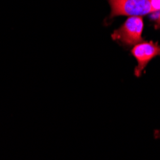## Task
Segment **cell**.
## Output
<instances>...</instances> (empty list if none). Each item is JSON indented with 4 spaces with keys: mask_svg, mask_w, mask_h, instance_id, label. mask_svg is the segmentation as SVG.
Returning <instances> with one entry per match:
<instances>
[{
    "mask_svg": "<svg viewBox=\"0 0 160 160\" xmlns=\"http://www.w3.org/2000/svg\"><path fill=\"white\" fill-rule=\"evenodd\" d=\"M111 12L109 19L118 16L144 17L152 12L151 0H108Z\"/></svg>",
    "mask_w": 160,
    "mask_h": 160,
    "instance_id": "obj_1",
    "label": "cell"
},
{
    "mask_svg": "<svg viewBox=\"0 0 160 160\" xmlns=\"http://www.w3.org/2000/svg\"><path fill=\"white\" fill-rule=\"evenodd\" d=\"M144 29V21L140 17L128 18L125 23L115 30L111 38L124 45H135L142 41V33Z\"/></svg>",
    "mask_w": 160,
    "mask_h": 160,
    "instance_id": "obj_2",
    "label": "cell"
},
{
    "mask_svg": "<svg viewBox=\"0 0 160 160\" xmlns=\"http://www.w3.org/2000/svg\"><path fill=\"white\" fill-rule=\"evenodd\" d=\"M132 54L137 61L134 74L136 77H140L148 63L153 58L160 56V45L153 41H141L134 45Z\"/></svg>",
    "mask_w": 160,
    "mask_h": 160,
    "instance_id": "obj_3",
    "label": "cell"
},
{
    "mask_svg": "<svg viewBox=\"0 0 160 160\" xmlns=\"http://www.w3.org/2000/svg\"><path fill=\"white\" fill-rule=\"evenodd\" d=\"M151 5L152 8V12L160 11V0H151Z\"/></svg>",
    "mask_w": 160,
    "mask_h": 160,
    "instance_id": "obj_4",
    "label": "cell"
},
{
    "mask_svg": "<svg viewBox=\"0 0 160 160\" xmlns=\"http://www.w3.org/2000/svg\"><path fill=\"white\" fill-rule=\"evenodd\" d=\"M154 14H156L155 16V19L157 20V22L160 24V11L159 12H153Z\"/></svg>",
    "mask_w": 160,
    "mask_h": 160,
    "instance_id": "obj_5",
    "label": "cell"
},
{
    "mask_svg": "<svg viewBox=\"0 0 160 160\" xmlns=\"http://www.w3.org/2000/svg\"><path fill=\"white\" fill-rule=\"evenodd\" d=\"M154 137L156 139H160V130H155V132H154Z\"/></svg>",
    "mask_w": 160,
    "mask_h": 160,
    "instance_id": "obj_6",
    "label": "cell"
}]
</instances>
